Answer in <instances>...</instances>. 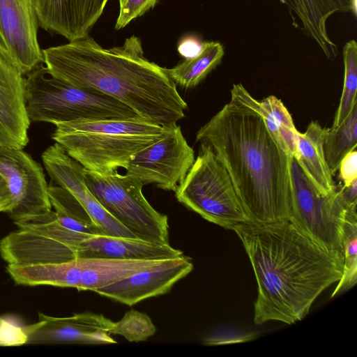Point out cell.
I'll return each mask as SVG.
<instances>
[{
    "mask_svg": "<svg viewBox=\"0 0 357 357\" xmlns=\"http://www.w3.org/2000/svg\"><path fill=\"white\" fill-rule=\"evenodd\" d=\"M175 195L185 206L225 229L250 223L226 168L207 144H200L199 154Z\"/></svg>",
    "mask_w": 357,
    "mask_h": 357,
    "instance_id": "6",
    "label": "cell"
},
{
    "mask_svg": "<svg viewBox=\"0 0 357 357\" xmlns=\"http://www.w3.org/2000/svg\"><path fill=\"white\" fill-rule=\"evenodd\" d=\"M343 59L344 66L343 89L332 128H336L344 121L357 102V43L355 40H351L344 45Z\"/></svg>",
    "mask_w": 357,
    "mask_h": 357,
    "instance_id": "26",
    "label": "cell"
},
{
    "mask_svg": "<svg viewBox=\"0 0 357 357\" xmlns=\"http://www.w3.org/2000/svg\"><path fill=\"white\" fill-rule=\"evenodd\" d=\"M195 152L176 124L167 127L156 142L139 151L125 168L126 174L144 185L176 191L195 162Z\"/></svg>",
    "mask_w": 357,
    "mask_h": 357,
    "instance_id": "10",
    "label": "cell"
},
{
    "mask_svg": "<svg viewBox=\"0 0 357 357\" xmlns=\"http://www.w3.org/2000/svg\"><path fill=\"white\" fill-rule=\"evenodd\" d=\"M356 206L349 207L343 227L342 254L344 268L331 298L349 290L357 282V213Z\"/></svg>",
    "mask_w": 357,
    "mask_h": 357,
    "instance_id": "25",
    "label": "cell"
},
{
    "mask_svg": "<svg viewBox=\"0 0 357 357\" xmlns=\"http://www.w3.org/2000/svg\"><path fill=\"white\" fill-rule=\"evenodd\" d=\"M77 258L164 260L182 256L170 245L158 244L137 238L80 233Z\"/></svg>",
    "mask_w": 357,
    "mask_h": 357,
    "instance_id": "18",
    "label": "cell"
},
{
    "mask_svg": "<svg viewBox=\"0 0 357 357\" xmlns=\"http://www.w3.org/2000/svg\"><path fill=\"white\" fill-rule=\"evenodd\" d=\"M38 27L36 0H0V47L23 75L43 63Z\"/></svg>",
    "mask_w": 357,
    "mask_h": 357,
    "instance_id": "12",
    "label": "cell"
},
{
    "mask_svg": "<svg viewBox=\"0 0 357 357\" xmlns=\"http://www.w3.org/2000/svg\"><path fill=\"white\" fill-rule=\"evenodd\" d=\"M52 206L63 227L88 234H104L81 203L68 190L56 185H48Z\"/></svg>",
    "mask_w": 357,
    "mask_h": 357,
    "instance_id": "22",
    "label": "cell"
},
{
    "mask_svg": "<svg viewBox=\"0 0 357 357\" xmlns=\"http://www.w3.org/2000/svg\"><path fill=\"white\" fill-rule=\"evenodd\" d=\"M340 177L344 186L357 180V151L356 149L347 153L342 160L338 168Z\"/></svg>",
    "mask_w": 357,
    "mask_h": 357,
    "instance_id": "30",
    "label": "cell"
},
{
    "mask_svg": "<svg viewBox=\"0 0 357 357\" xmlns=\"http://www.w3.org/2000/svg\"><path fill=\"white\" fill-rule=\"evenodd\" d=\"M54 125L55 142L87 171L99 174L125 169L139 151L162 138L167 128L142 117L78 119Z\"/></svg>",
    "mask_w": 357,
    "mask_h": 357,
    "instance_id": "4",
    "label": "cell"
},
{
    "mask_svg": "<svg viewBox=\"0 0 357 357\" xmlns=\"http://www.w3.org/2000/svg\"><path fill=\"white\" fill-rule=\"evenodd\" d=\"M284 4L297 26L314 40L329 59H335L338 50L327 30L328 19L335 13H356V0H278Z\"/></svg>",
    "mask_w": 357,
    "mask_h": 357,
    "instance_id": "19",
    "label": "cell"
},
{
    "mask_svg": "<svg viewBox=\"0 0 357 357\" xmlns=\"http://www.w3.org/2000/svg\"><path fill=\"white\" fill-rule=\"evenodd\" d=\"M225 54L221 43L205 42L196 56L185 59L168 73L174 82L189 89L197 86L221 61Z\"/></svg>",
    "mask_w": 357,
    "mask_h": 357,
    "instance_id": "23",
    "label": "cell"
},
{
    "mask_svg": "<svg viewBox=\"0 0 357 357\" xmlns=\"http://www.w3.org/2000/svg\"><path fill=\"white\" fill-rule=\"evenodd\" d=\"M258 285L254 322L292 324L342 277L344 257L307 236L289 220L236 225Z\"/></svg>",
    "mask_w": 357,
    "mask_h": 357,
    "instance_id": "1",
    "label": "cell"
},
{
    "mask_svg": "<svg viewBox=\"0 0 357 357\" xmlns=\"http://www.w3.org/2000/svg\"><path fill=\"white\" fill-rule=\"evenodd\" d=\"M42 52L52 76L106 94L145 120L169 127L185 116L188 105L168 69L144 56L139 37L132 36L122 45L107 49L89 35Z\"/></svg>",
    "mask_w": 357,
    "mask_h": 357,
    "instance_id": "2",
    "label": "cell"
},
{
    "mask_svg": "<svg viewBox=\"0 0 357 357\" xmlns=\"http://www.w3.org/2000/svg\"><path fill=\"white\" fill-rule=\"evenodd\" d=\"M341 194L348 206H357V180L347 186L341 185Z\"/></svg>",
    "mask_w": 357,
    "mask_h": 357,
    "instance_id": "32",
    "label": "cell"
},
{
    "mask_svg": "<svg viewBox=\"0 0 357 357\" xmlns=\"http://www.w3.org/2000/svg\"><path fill=\"white\" fill-rule=\"evenodd\" d=\"M24 86L30 121L55 124L78 119L140 117L133 109L106 94L75 86L52 76L42 64L27 74Z\"/></svg>",
    "mask_w": 357,
    "mask_h": 357,
    "instance_id": "5",
    "label": "cell"
},
{
    "mask_svg": "<svg viewBox=\"0 0 357 357\" xmlns=\"http://www.w3.org/2000/svg\"><path fill=\"white\" fill-rule=\"evenodd\" d=\"M162 261L77 258L63 263L33 265L29 275L35 286L73 287L79 291H95Z\"/></svg>",
    "mask_w": 357,
    "mask_h": 357,
    "instance_id": "9",
    "label": "cell"
},
{
    "mask_svg": "<svg viewBox=\"0 0 357 357\" xmlns=\"http://www.w3.org/2000/svg\"><path fill=\"white\" fill-rule=\"evenodd\" d=\"M192 269L191 259L183 255L165 259L151 268L98 288L94 292L132 306L146 298L167 294Z\"/></svg>",
    "mask_w": 357,
    "mask_h": 357,
    "instance_id": "15",
    "label": "cell"
},
{
    "mask_svg": "<svg viewBox=\"0 0 357 357\" xmlns=\"http://www.w3.org/2000/svg\"><path fill=\"white\" fill-rule=\"evenodd\" d=\"M203 43L197 39L187 38L182 40L178 47V52L185 59L196 56L201 51Z\"/></svg>",
    "mask_w": 357,
    "mask_h": 357,
    "instance_id": "31",
    "label": "cell"
},
{
    "mask_svg": "<svg viewBox=\"0 0 357 357\" xmlns=\"http://www.w3.org/2000/svg\"><path fill=\"white\" fill-rule=\"evenodd\" d=\"M357 145V102L336 128H325L323 149L329 169L334 175L343 158Z\"/></svg>",
    "mask_w": 357,
    "mask_h": 357,
    "instance_id": "24",
    "label": "cell"
},
{
    "mask_svg": "<svg viewBox=\"0 0 357 357\" xmlns=\"http://www.w3.org/2000/svg\"><path fill=\"white\" fill-rule=\"evenodd\" d=\"M119 12L116 19L115 29L124 28L132 20L143 15L154 7L158 0H118Z\"/></svg>",
    "mask_w": 357,
    "mask_h": 357,
    "instance_id": "28",
    "label": "cell"
},
{
    "mask_svg": "<svg viewBox=\"0 0 357 357\" xmlns=\"http://www.w3.org/2000/svg\"><path fill=\"white\" fill-rule=\"evenodd\" d=\"M231 96L257 110L281 148L290 158L296 157L298 131L290 113L280 99L275 96H269L259 101L241 83L233 85Z\"/></svg>",
    "mask_w": 357,
    "mask_h": 357,
    "instance_id": "20",
    "label": "cell"
},
{
    "mask_svg": "<svg viewBox=\"0 0 357 357\" xmlns=\"http://www.w3.org/2000/svg\"><path fill=\"white\" fill-rule=\"evenodd\" d=\"M42 160L52 181L70 192L84 207L105 235L137 238L112 217L91 194L86 184V169L58 143L49 146Z\"/></svg>",
    "mask_w": 357,
    "mask_h": 357,
    "instance_id": "13",
    "label": "cell"
},
{
    "mask_svg": "<svg viewBox=\"0 0 357 357\" xmlns=\"http://www.w3.org/2000/svg\"><path fill=\"white\" fill-rule=\"evenodd\" d=\"M10 55L0 47V146L23 149L30 120L25 102V78Z\"/></svg>",
    "mask_w": 357,
    "mask_h": 357,
    "instance_id": "16",
    "label": "cell"
},
{
    "mask_svg": "<svg viewBox=\"0 0 357 357\" xmlns=\"http://www.w3.org/2000/svg\"><path fill=\"white\" fill-rule=\"evenodd\" d=\"M109 0H36L39 26L69 42L89 36Z\"/></svg>",
    "mask_w": 357,
    "mask_h": 357,
    "instance_id": "17",
    "label": "cell"
},
{
    "mask_svg": "<svg viewBox=\"0 0 357 357\" xmlns=\"http://www.w3.org/2000/svg\"><path fill=\"white\" fill-rule=\"evenodd\" d=\"M85 180L101 206L137 238L169 245L167 216L151 206L139 181L118 172L99 174L86 169Z\"/></svg>",
    "mask_w": 357,
    "mask_h": 357,
    "instance_id": "7",
    "label": "cell"
},
{
    "mask_svg": "<svg viewBox=\"0 0 357 357\" xmlns=\"http://www.w3.org/2000/svg\"><path fill=\"white\" fill-rule=\"evenodd\" d=\"M156 332V328L149 316L131 309L117 322H114L111 334L123 336L128 342L146 341Z\"/></svg>",
    "mask_w": 357,
    "mask_h": 357,
    "instance_id": "27",
    "label": "cell"
},
{
    "mask_svg": "<svg viewBox=\"0 0 357 357\" xmlns=\"http://www.w3.org/2000/svg\"><path fill=\"white\" fill-rule=\"evenodd\" d=\"M196 141L210 146L226 168L250 223L289 220L290 157L257 110L231 96Z\"/></svg>",
    "mask_w": 357,
    "mask_h": 357,
    "instance_id": "3",
    "label": "cell"
},
{
    "mask_svg": "<svg viewBox=\"0 0 357 357\" xmlns=\"http://www.w3.org/2000/svg\"><path fill=\"white\" fill-rule=\"evenodd\" d=\"M324 130L318 121H312L304 133L298 132L297 155L294 158L317 188L328 193L337 185L324 155Z\"/></svg>",
    "mask_w": 357,
    "mask_h": 357,
    "instance_id": "21",
    "label": "cell"
},
{
    "mask_svg": "<svg viewBox=\"0 0 357 357\" xmlns=\"http://www.w3.org/2000/svg\"><path fill=\"white\" fill-rule=\"evenodd\" d=\"M11 206L10 192L3 176L0 174V213H7Z\"/></svg>",
    "mask_w": 357,
    "mask_h": 357,
    "instance_id": "33",
    "label": "cell"
},
{
    "mask_svg": "<svg viewBox=\"0 0 357 357\" xmlns=\"http://www.w3.org/2000/svg\"><path fill=\"white\" fill-rule=\"evenodd\" d=\"M0 174L7 183L14 221L52 211L43 169L23 149L0 146Z\"/></svg>",
    "mask_w": 357,
    "mask_h": 357,
    "instance_id": "11",
    "label": "cell"
},
{
    "mask_svg": "<svg viewBox=\"0 0 357 357\" xmlns=\"http://www.w3.org/2000/svg\"><path fill=\"white\" fill-rule=\"evenodd\" d=\"M26 343L23 328L0 317V346H18Z\"/></svg>",
    "mask_w": 357,
    "mask_h": 357,
    "instance_id": "29",
    "label": "cell"
},
{
    "mask_svg": "<svg viewBox=\"0 0 357 357\" xmlns=\"http://www.w3.org/2000/svg\"><path fill=\"white\" fill-rule=\"evenodd\" d=\"M291 204L289 220L323 247L342 253V234L349 208L341 185L322 193L290 158Z\"/></svg>",
    "mask_w": 357,
    "mask_h": 357,
    "instance_id": "8",
    "label": "cell"
},
{
    "mask_svg": "<svg viewBox=\"0 0 357 357\" xmlns=\"http://www.w3.org/2000/svg\"><path fill=\"white\" fill-rule=\"evenodd\" d=\"M114 322L92 312L55 317L38 313V321L22 327L28 344H110Z\"/></svg>",
    "mask_w": 357,
    "mask_h": 357,
    "instance_id": "14",
    "label": "cell"
}]
</instances>
